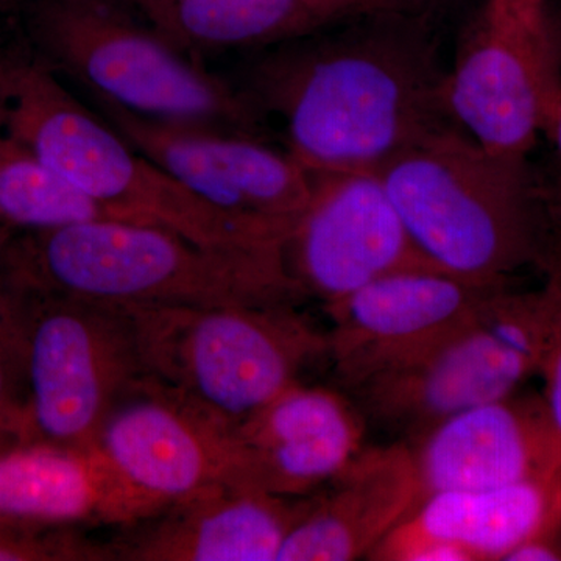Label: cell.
<instances>
[{"label": "cell", "instance_id": "1", "mask_svg": "<svg viewBox=\"0 0 561 561\" xmlns=\"http://www.w3.org/2000/svg\"><path fill=\"white\" fill-rule=\"evenodd\" d=\"M432 18L376 9L262 49L242 90L311 173L378 171L449 122Z\"/></svg>", "mask_w": 561, "mask_h": 561}, {"label": "cell", "instance_id": "2", "mask_svg": "<svg viewBox=\"0 0 561 561\" xmlns=\"http://www.w3.org/2000/svg\"><path fill=\"white\" fill-rule=\"evenodd\" d=\"M0 275L108 306H273L305 298L283 249L202 245L157 225L90 221L0 238Z\"/></svg>", "mask_w": 561, "mask_h": 561}, {"label": "cell", "instance_id": "3", "mask_svg": "<svg viewBox=\"0 0 561 561\" xmlns=\"http://www.w3.org/2000/svg\"><path fill=\"white\" fill-rule=\"evenodd\" d=\"M376 172L437 271L482 286L513 284L523 268L541 271L540 176L527 158L491 153L445 122Z\"/></svg>", "mask_w": 561, "mask_h": 561}, {"label": "cell", "instance_id": "4", "mask_svg": "<svg viewBox=\"0 0 561 561\" xmlns=\"http://www.w3.org/2000/svg\"><path fill=\"white\" fill-rule=\"evenodd\" d=\"M0 124L7 139L139 224L168 228L202 245L286 250L279 236L209 205L133 149L47 66L0 65Z\"/></svg>", "mask_w": 561, "mask_h": 561}, {"label": "cell", "instance_id": "5", "mask_svg": "<svg viewBox=\"0 0 561 561\" xmlns=\"http://www.w3.org/2000/svg\"><path fill=\"white\" fill-rule=\"evenodd\" d=\"M121 309L130 321L142 378L232 432L328 357L327 331L297 305Z\"/></svg>", "mask_w": 561, "mask_h": 561}, {"label": "cell", "instance_id": "6", "mask_svg": "<svg viewBox=\"0 0 561 561\" xmlns=\"http://www.w3.org/2000/svg\"><path fill=\"white\" fill-rule=\"evenodd\" d=\"M32 31L47 62L140 116L267 140V117L113 0H39Z\"/></svg>", "mask_w": 561, "mask_h": 561}, {"label": "cell", "instance_id": "7", "mask_svg": "<svg viewBox=\"0 0 561 561\" xmlns=\"http://www.w3.org/2000/svg\"><path fill=\"white\" fill-rule=\"evenodd\" d=\"M545 337L542 286L508 284L457 330L348 393L364 420L412 442L456 413L518 393L540 370Z\"/></svg>", "mask_w": 561, "mask_h": 561}, {"label": "cell", "instance_id": "8", "mask_svg": "<svg viewBox=\"0 0 561 561\" xmlns=\"http://www.w3.org/2000/svg\"><path fill=\"white\" fill-rule=\"evenodd\" d=\"M0 297L20 335L31 440L95 445L114 402L142 378L128 317L2 275Z\"/></svg>", "mask_w": 561, "mask_h": 561}, {"label": "cell", "instance_id": "9", "mask_svg": "<svg viewBox=\"0 0 561 561\" xmlns=\"http://www.w3.org/2000/svg\"><path fill=\"white\" fill-rule=\"evenodd\" d=\"M545 3L486 0L446 72V116L491 153L529 158L559 91Z\"/></svg>", "mask_w": 561, "mask_h": 561}, {"label": "cell", "instance_id": "10", "mask_svg": "<svg viewBox=\"0 0 561 561\" xmlns=\"http://www.w3.org/2000/svg\"><path fill=\"white\" fill-rule=\"evenodd\" d=\"M98 114L162 171L234 219L289 241L308 208L312 173L268 140L140 116L90 95Z\"/></svg>", "mask_w": 561, "mask_h": 561}, {"label": "cell", "instance_id": "11", "mask_svg": "<svg viewBox=\"0 0 561 561\" xmlns=\"http://www.w3.org/2000/svg\"><path fill=\"white\" fill-rule=\"evenodd\" d=\"M312 180L311 201L286 245L287 267L305 298L330 306L390 273L434 268L378 172L312 173Z\"/></svg>", "mask_w": 561, "mask_h": 561}, {"label": "cell", "instance_id": "12", "mask_svg": "<svg viewBox=\"0 0 561 561\" xmlns=\"http://www.w3.org/2000/svg\"><path fill=\"white\" fill-rule=\"evenodd\" d=\"M500 287L411 268L324 306L331 321L328 359L339 382L350 391L411 359L470 320Z\"/></svg>", "mask_w": 561, "mask_h": 561}, {"label": "cell", "instance_id": "13", "mask_svg": "<svg viewBox=\"0 0 561 561\" xmlns=\"http://www.w3.org/2000/svg\"><path fill=\"white\" fill-rule=\"evenodd\" d=\"M95 445L128 481L168 504L245 483L234 432L147 378L117 398Z\"/></svg>", "mask_w": 561, "mask_h": 561}, {"label": "cell", "instance_id": "14", "mask_svg": "<svg viewBox=\"0 0 561 561\" xmlns=\"http://www.w3.org/2000/svg\"><path fill=\"white\" fill-rule=\"evenodd\" d=\"M98 445H0V524L31 530L130 527L164 508Z\"/></svg>", "mask_w": 561, "mask_h": 561}, {"label": "cell", "instance_id": "15", "mask_svg": "<svg viewBox=\"0 0 561 561\" xmlns=\"http://www.w3.org/2000/svg\"><path fill=\"white\" fill-rule=\"evenodd\" d=\"M421 501L440 491L481 490L561 471V446L541 397L485 402L409 442Z\"/></svg>", "mask_w": 561, "mask_h": 561}, {"label": "cell", "instance_id": "16", "mask_svg": "<svg viewBox=\"0 0 561 561\" xmlns=\"http://www.w3.org/2000/svg\"><path fill=\"white\" fill-rule=\"evenodd\" d=\"M306 501L220 483L125 527L114 561H276Z\"/></svg>", "mask_w": 561, "mask_h": 561}, {"label": "cell", "instance_id": "17", "mask_svg": "<svg viewBox=\"0 0 561 561\" xmlns=\"http://www.w3.org/2000/svg\"><path fill=\"white\" fill-rule=\"evenodd\" d=\"M234 437L247 485L302 497L327 486L364 448V416L337 391L298 381Z\"/></svg>", "mask_w": 561, "mask_h": 561}, {"label": "cell", "instance_id": "18", "mask_svg": "<svg viewBox=\"0 0 561 561\" xmlns=\"http://www.w3.org/2000/svg\"><path fill=\"white\" fill-rule=\"evenodd\" d=\"M421 502L408 442L362 448L321 494H309L276 561H350L371 556Z\"/></svg>", "mask_w": 561, "mask_h": 561}, {"label": "cell", "instance_id": "19", "mask_svg": "<svg viewBox=\"0 0 561 561\" xmlns=\"http://www.w3.org/2000/svg\"><path fill=\"white\" fill-rule=\"evenodd\" d=\"M559 527L561 471L494 489L430 494L370 559L411 561L427 546H449L468 561H505L523 542Z\"/></svg>", "mask_w": 561, "mask_h": 561}, {"label": "cell", "instance_id": "20", "mask_svg": "<svg viewBox=\"0 0 561 561\" xmlns=\"http://www.w3.org/2000/svg\"><path fill=\"white\" fill-rule=\"evenodd\" d=\"M183 54L265 49L327 24L301 0H128Z\"/></svg>", "mask_w": 561, "mask_h": 561}, {"label": "cell", "instance_id": "21", "mask_svg": "<svg viewBox=\"0 0 561 561\" xmlns=\"http://www.w3.org/2000/svg\"><path fill=\"white\" fill-rule=\"evenodd\" d=\"M102 220L139 224L5 138L0 160V221L7 228L41 231Z\"/></svg>", "mask_w": 561, "mask_h": 561}, {"label": "cell", "instance_id": "22", "mask_svg": "<svg viewBox=\"0 0 561 561\" xmlns=\"http://www.w3.org/2000/svg\"><path fill=\"white\" fill-rule=\"evenodd\" d=\"M0 561H113L110 542L77 530H31L0 524Z\"/></svg>", "mask_w": 561, "mask_h": 561}, {"label": "cell", "instance_id": "23", "mask_svg": "<svg viewBox=\"0 0 561 561\" xmlns=\"http://www.w3.org/2000/svg\"><path fill=\"white\" fill-rule=\"evenodd\" d=\"M0 427L16 440H31L28 391L20 335L0 297Z\"/></svg>", "mask_w": 561, "mask_h": 561}, {"label": "cell", "instance_id": "24", "mask_svg": "<svg viewBox=\"0 0 561 561\" xmlns=\"http://www.w3.org/2000/svg\"><path fill=\"white\" fill-rule=\"evenodd\" d=\"M546 297V337L540 370L542 405L561 446V265L542 272Z\"/></svg>", "mask_w": 561, "mask_h": 561}, {"label": "cell", "instance_id": "25", "mask_svg": "<svg viewBox=\"0 0 561 561\" xmlns=\"http://www.w3.org/2000/svg\"><path fill=\"white\" fill-rule=\"evenodd\" d=\"M542 230H545V254L541 272L551 265H561V176L552 173L540 176Z\"/></svg>", "mask_w": 561, "mask_h": 561}, {"label": "cell", "instance_id": "26", "mask_svg": "<svg viewBox=\"0 0 561 561\" xmlns=\"http://www.w3.org/2000/svg\"><path fill=\"white\" fill-rule=\"evenodd\" d=\"M561 527L537 535L508 553L505 561H559L561 560Z\"/></svg>", "mask_w": 561, "mask_h": 561}, {"label": "cell", "instance_id": "27", "mask_svg": "<svg viewBox=\"0 0 561 561\" xmlns=\"http://www.w3.org/2000/svg\"><path fill=\"white\" fill-rule=\"evenodd\" d=\"M301 2L327 24L362 11L381 9L378 0H301Z\"/></svg>", "mask_w": 561, "mask_h": 561}, {"label": "cell", "instance_id": "28", "mask_svg": "<svg viewBox=\"0 0 561 561\" xmlns=\"http://www.w3.org/2000/svg\"><path fill=\"white\" fill-rule=\"evenodd\" d=\"M552 146L557 175L561 176V84L546 113L542 133Z\"/></svg>", "mask_w": 561, "mask_h": 561}, {"label": "cell", "instance_id": "29", "mask_svg": "<svg viewBox=\"0 0 561 561\" xmlns=\"http://www.w3.org/2000/svg\"><path fill=\"white\" fill-rule=\"evenodd\" d=\"M446 0H378L379 7L386 10L402 11V13L420 14L430 16L435 9Z\"/></svg>", "mask_w": 561, "mask_h": 561}, {"label": "cell", "instance_id": "30", "mask_svg": "<svg viewBox=\"0 0 561 561\" xmlns=\"http://www.w3.org/2000/svg\"><path fill=\"white\" fill-rule=\"evenodd\" d=\"M545 11L561 72V0H546Z\"/></svg>", "mask_w": 561, "mask_h": 561}, {"label": "cell", "instance_id": "31", "mask_svg": "<svg viewBox=\"0 0 561 561\" xmlns=\"http://www.w3.org/2000/svg\"><path fill=\"white\" fill-rule=\"evenodd\" d=\"M14 440H16V438L11 437L9 432L3 431L2 427H0V445H5V443Z\"/></svg>", "mask_w": 561, "mask_h": 561}, {"label": "cell", "instance_id": "32", "mask_svg": "<svg viewBox=\"0 0 561 561\" xmlns=\"http://www.w3.org/2000/svg\"><path fill=\"white\" fill-rule=\"evenodd\" d=\"M3 142H5V136H3L2 124H0V160H2Z\"/></svg>", "mask_w": 561, "mask_h": 561}]
</instances>
